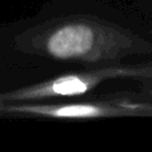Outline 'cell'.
<instances>
[{"mask_svg": "<svg viewBox=\"0 0 152 152\" xmlns=\"http://www.w3.org/2000/svg\"><path fill=\"white\" fill-rule=\"evenodd\" d=\"M108 80H136L144 86H152V60L136 63H113L104 66L89 67L79 72L61 75L52 80L44 81L31 88L21 89L11 95H1L4 100L50 99V97H75L96 89L102 83Z\"/></svg>", "mask_w": 152, "mask_h": 152, "instance_id": "6da1fadb", "label": "cell"}, {"mask_svg": "<svg viewBox=\"0 0 152 152\" xmlns=\"http://www.w3.org/2000/svg\"><path fill=\"white\" fill-rule=\"evenodd\" d=\"M3 112H19L56 119H103L126 116H152V89L119 92L95 99L61 104L0 105Z\"/></svg>", "mask_w": 152, "mask_h": 152, "instance_id": "7a4b0ae2", "label": "cell"}, {"mask_svg": "<svg viewBox=\"0 0 152 152\" xmlns=\"http://www.w3.org/2000/svg\"><path fill=\"white\" fill-rule=\"evenodd\" d=\"M134 12L142 19L144 26L152 35V0H134Z\"/></svg>", "mask_w": 152, "mask_h": 152, "instance_id": "3957f363", "label": "cell"}]
</instances>
